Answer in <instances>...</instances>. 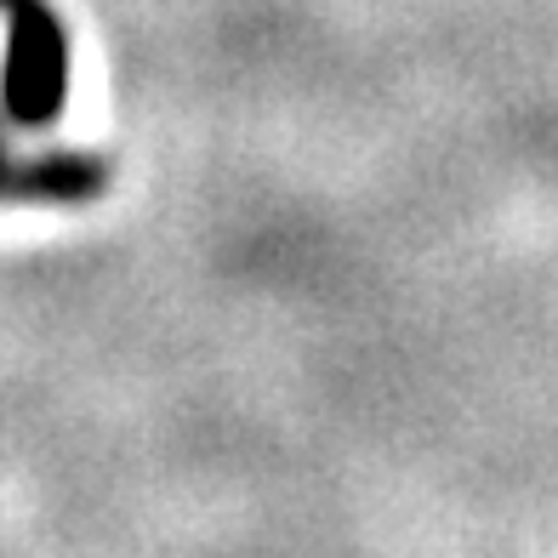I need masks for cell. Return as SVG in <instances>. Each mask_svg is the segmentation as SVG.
<instances>
[{"label":"cell","instance_id":"cell-2","mask_svg":"<svg viewBox=\"0 0 558 558\" xmlns=\"http://www.w3.org/2000/svg\"><path fill=\"white\" fill-rule=\"evenodd\" d=\"M109 189V166L86 148L12 155L0 137V206H86Z\"/></svg>","mask_w":558,"mask_h":558},{"label":"cell","instance_id":"cell-1","mask_svg":"<svg viewBox=\"0 0 558 558\" xmlns=\"http://www.w3.org/2000/svg\"><path fill=\"white\" fill-rule=\"evenodd\" d=\"M7 58H0V109L23 132H46L69 104V29L52 0H0Z\"/></svg>","mask_w":558,"mask_h":558}]
</instances>
